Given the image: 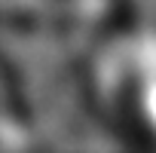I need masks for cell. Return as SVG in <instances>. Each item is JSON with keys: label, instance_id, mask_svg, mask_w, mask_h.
Listing matches in <instances>:
<instances>
[{"label": "cell", "instance_id": "1", "mask_svg": "<svg viewBox=\"0 0 156 153\" xmlns=\"http://www.w3.org/2000/svg\"><path fill=\"white\" fill-rule=\"evenodd\" d=\"M0 89H3V95L12 104L16 113H25V98H22L25 89H22V80H19V70L6 58V52H0Z\"/></svg>", "mask_w": 156, "mask_h": 153}]
</instances>
